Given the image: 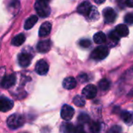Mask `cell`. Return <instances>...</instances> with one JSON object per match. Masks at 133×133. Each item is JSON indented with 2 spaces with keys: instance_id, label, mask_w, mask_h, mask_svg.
I'll return each instance as SVG.
<instances>
[{
  "instance_id": "6da1fadb",
  "label": "cell",
  "mask_w": 133,
  "mask_h": 133,
  "mask_svg": "<svg viewBox=\"0 0 133 133\" xmlns=\"http://www.w3.org/2000/svg\"><path fill=\"white\" fill-rule=\"evenodd\" d=\"M49 0H37L35 2V10L41 17H48L51 13V9L48 5Z\"/></svg>"
},
{
  "instance_id": "7a4b0ae2",
  "label": "cell",
  "mask_w": 133,
  "mask_h": 133,
  "mask_svg": "<svg viewBox=\"0 0 133 133\" xmlns=\"http://www.w3.org/2000/svg\"><path fill=\"white\" fill-rule=\"evenodd\" d=\"M25 122L24 118L19 114H14L10 115L7 119V125L12 129H16L22 125H23Z\"/></svg>"
},
{
  "instance_id": "3957f363",
  "label": "cell",
  "mask_w": 133,
  "mask_h": 133,
  "mask_svg": "<svg viewBox=\"0 0 133 133\" xmlns=\"http://www.w3.org/2000/svg\"><path fill=\"white\" fill-rule=\"evenodd\" d=\"M108 48L104 45H101L92 51L90 57L94 60H102L108 55Z\"/></svg>"
},
{
  "instance_id": "277c9868",
  "label": "cell",
  "mask_w": 133,
  "mask_h": 133,
  "mask_svg": "<svg viewBox=\"0 0 133 133\" xmlns=\"http://www.w3.org/2000/svg\"><path fill=\"white\" fill-rule=\"evenodd\" d=\"M16 81V77L15 74H9L7 76H5L2 81H1V86L4 89H9L11 88Z\"/></svg>"
},
{
  "instance_id": "5b68a950",
  "label": "cell",
  "mask_w": 133,
  "mask_h": 133,
  "mask_svg": "<svg viewBox=\"0 0 133 133\" xmlns=\"http://www.w3.org/2000/svg\"><path fill=\"white\" fill-rule=\"evenodd\" d=\"M82 94L87 99H93L97 96V89L94 85L89 84L83 88Z\"/></svg>"
},
{
  "instance_id": "8992f818",
  "label": "cell",
  "mask_w": 133,
  "mask_h": 133,
  "mask_svg": "<svg viewBox=\"0 0 133 133\" xmlns=\"http://www.w3.org/2000/svg\"><path fill=\"white\" fill-rule=\"evenodd\" d=\"M74 113L75 111L71 106L65 104L61 110V117L65 121H70L72 118Z\"/></svg>"
},
{
  "instance_id": "52a82bcc",
  "label": "cell",
  "mask_w": 133,
  "mask_h": 133,
  "mask_svg": "<svg viewBox=\"0 0 133 133\" xmlns=\"http://www.w3.org/2000/svg\"><path fill=\"white\" fill-rule=\"evenodd\" d=\"M103 16L104 18V21L108 23H111L115 20L117 17V13L112 8L107 7L103 10Z\"/></svg>"
},
{
  "instance_id": "ba28073f",
  "label": "cell",
  "mask_w": 133,
  "mask_h": 133,
  "mask_svg": "<svg viewBox=\"0 0 133 133\" xmlns=\"http://www.w3.org/2000/svg\"><path fill=\"white\" fill-rule=\"evenodd\" d=\"M48 69H49L48 64L44 60H40L37 62L35 66V71L37 74L41 76L46 75L48 72Z\"/></svg>"
},
{
  "instance_id": "9c48e42d",
  "label": "cell",
  "mask_w": 133,
  "mask_h": 133,
  "mask_svg": "<svg viewBox=\"0 0 133 133\" xmlns=\"http://www.w3.org/2000/svg\"><path fill=\"white\" fill-rule=\"evenodd\" d=\"M14 104L13 101L7 97H0V111L7 112L10 111Z\"/></svg>"
},
{
  "instance_id": "30bf717a",
  "label": "cell",
  "mask_w": 133,
  "mask_h": 133,
  "mask_svg": "<svg viewBox=\"0 0 133 133\" xmlns=\"http://www.w3.org/2000/svg\"><path fill=\"white\" fill-rule=\"evenodd\" d=\"M93 5H91V3L88 1H85L83 2H82L81 4H79V5L77 8V11L79 14L87 16L92 9Z\"/></svg>"
},
{
  "instance_id": "8fae6325",
  "label": "cell",
  "mask_w": 133,
  "mask_h": 133,
  "mask_svg": "<svg viewBox=\"0 0 133 133\" xmlns=\"http://www.w3.org/2000/svg\"><path fill=\"white\" fill-rule=\"evenodd\" d=\"M18 61L21 67H23V68L28 67L31 62V56L28 53H25V52L21 53L19 54L18 57Z\"/></svg>"
},
{
  "instance_id": "7c38bea8",
  "label": "cell",
  "mask_w": 133,
  "mask_h": 133,
  "mask_svg": "<svg viewBox=\"0 0 133 133\" xmlns=\"http://www.w3.org/2000/svg\"><path fill=\"white\" fill-rule=\"evenodd\" d=\"M51 41L49 40H45V41H40L37 44V49L41 53H46L49 51V50L51 49Z\"/></svg>"
},
{
  "instance_id": "4fadbf2b",
  "label": "cell",
  "mask_w": 133,
  "mask_h": 133,
  "mask_svg": "<svg viewBox=\"0 0 133 133\" xmlns=\"http://www.w3.org/2000/svg\"><path fill=\"white\" fill-rule=\"evenodd\" d=\"M51 30V23L50 22H44L41 24L39 29V36L43 37L48 36Z\"/></svg>"
},
{
  "instance_id": "5bb4252c",
  "label": "cell",
  "mask_w": 133,
  "mask_h": 133,
  "mask_svg": "<svg viewBox=\"0 0 133 133\" xmlns=\"http://www.w3.org/2000/svg\"><path fill=\"white\" fill-rule=\"evenodd\" d=\"M115 32L119 37H127L129 34V28L125 24H119L116 26Z\"/></svg>"
},
{
  "instance_id": "9a60e30c",
  "label": "cell",
  "mask_w": 133,
  "mask_h": 133,
  "mask_svg": "<svg viewBox=\"0 0 133 133\" xmlns=\"http://www.w3.org/2000/svg\"><path fill=\"white\" fill-rule=\"evenodd\" d=\"M76 80L73 77H67L62 82V86L66 90H72L76 87Z\"/></svg>"
},
{
  "instance_id": "2e32d148",
  "label": "cell",
  "mask_w": 133,
  "mask_h": 133,
  "mask_svg": "<svg viewBox=\"0 0 133 133\" xmlns=\"http://www.w3.org/2000/svg\"><path fill=\"white\" fill-rule=\"evenodd\" d=\"M122 119L123 122L128 125H132L133 124V112L132 111H124L122 113Z\"/></svg>"
},
{
  "instance_id": "e0dca14e",
  "label": "cell",
  "mask_w": 133,
  "mask_h": 133,
  "mask_svg": "<svg viewBox=\"0 0 133 133\" xmlns=\"http://www.w3.org/2000/svg\"><path fill=\"white\" fill-rule=\"evenodd\" d=\"M38 20V18L37 16L35 15H33L31 16H30L25 22V24H24V29L25 30H30L31 29L34 25L35 23L37 22Z\"/></svg>"
},
{
  "instance_id": "ac0fdd59",
  "label": "cell",
  "mask_w": 133,
  "mask_h": 133,
  "mask_svg": "<svg viewBox=\"0 0 133 133\" xmlns=\"http://www.w3.org/2000/svg\"><path fill=\"white\" fill-rule=\"evenodd\" d=\"M106 40H107V37H106L105 34L103 32H98V33L95 34L94 36V41L98 44L104 43L106 41Z\"/></svg>"
},
{
  "instance_id": "d6986e66",
  "label": "cell",
  "mask_w": 133,
  "mask_h": 133,
  "mask_svg": "<svg viewBox=\"0 0 133 133\" xmlns=\"http://www.w3.org/2000/svg\"><path fill=\"white\" fill-rule=\"evenodd\" d=\"M25 39H26L25 35L23 34H19L16 37H14V38L12 41V44L14 46H20L24 43Z\"/></svg>"
},
{
  "instance_id": "ffe728a7",
  "label": "cell",
  "mask_w": 133,
  "mask_h": 133,
  "mask_svg": "<svg viewBox=\"0 0 133 133\" xmlns=\"http://www.w3.org/2000/svg\"><path fill=\"white\" fill-rule=\"evenodd\" d=\"M74 129L73 125L69 122H65L61 126V131L62 133H73Z\"/></svg>"
},
{
  "instance_id": "44dd1931",
  "label": "cell",
  "mask_w": 133,
  "mask_h": 133,
  "mask_svg": "<svg viewBox=\"0 0 133 133\" xmlns=\"http://www.w3.org/2000/svg\"><path fill=\"white\" fill-rule=\"evenodd\" d=\"M119 39H120V37L117 35V34L115 32V30L114 31H111L109 34V42H110L109 44H110V45L111 47L115 46L118 43Z\"/></svg>"
},
{
  "instance_id": "7402d4cb",
  "label": "cell",
  "mask_w": 133,
  "mask_h": 133,
  "mask_svg": "<svg viewBox=\"0 0 133 133\" xmlns=\"http://www.w3.org/2000/svg\"><path fill=\"white\" fill-rule=\"evenodd\" d=\"M87 17L92 21H95V20L98 19L99 17H100V14H99V12H98L97 9L96 7L93 6L90 12V13H89V15L87 16Z\"/></svg>"
},
{
  "instance_id": "603a6c76",
  "label": "cell",
  "mask_w": 133,
  "mask_h": 133,
  "mask_svg": "<svg viewBox=\"0 0 133 133\" xmlns=\"http://www.w3.org/2000/svg\"><path fill=\"white\" fill-rule=\"evenodd\" d=\"M99 88L101 90H108L109 88H110V86H111V83H110V81L108 80L107 79H101L100 82H99Z\"/></svg>"
},
{
  "instance_id": "cb8c5ba5",
  "label": "cell",
  "mask_w": 133,
  "mask_h": 133,
  "mask_svg": "<svg viewBox=\"0 0 133 133\" xmlns=\"http://www.w3.org/2000/svg\"><path fill=\"white\" fill-rule=\"evenodd\" d=\"M73 103L77 107H83L86 104V101L84 100V98L82 96L77 95L73 98Z\"/></svg>"
},
{
  "instance_id": "d4e9b609",
  "label": "cell",
  "mask_w": 133,
  "mask_h": 133,
  "mask_svg": "<svg viewBox=\"0 0 133 133\" xmlns=\"http://www.w3.org/2000/svg\"><path fill=\"white\" fill-rule=\"evenodd\" d=\"M90 130L92 133H100L101 130V125L99 122H92L90 125Z\"/></svg>"
},
{
  "instance_id": "484cf974",
  "label": "cell",
  "mask_w": 133,
  "mask_h": 133,
  "mask_svg": "<svg viewBox=\"0 0 133 133\" xmlns=\"http://www.w3.org/2000/svg\"><path fill=\"white\" fill-rule=\"evenodd\" d=\"M9 9L12 12H16L19 9V0H11L9 3Z\"/></svg>"
},
{
  "instance_id": "4316f807",
  "label": "cell",
  "mask_w": 133,
  "mask_h": 133,
  "mask_svg": "<svg viewBox=\"0 0 133 133\" xmlns=\"http://www.w3.org/2000/svg\"><path fill=\"white\" fill-rule=\"evenodd\" d=\"M90 118L87 114H80L79 118H78V121L82 124L88 123L90 122Z\"/></svg>"
},
{
  "instance_id": "83f0119b",
  "label": "cell",
  "mask_w": 133,
  "mask_h": 133,
  "mask_svg": "<svg viewBox=\"0 0 133 133\" xmlns=\"http://www.w3.org/2000/svg\"><path fill=\"white\" fill-rule=\"evenodd\" d=\"M79 45L83 48H89L90 45H91V42L90 40H87V39H83V40H81L79 41Z\"/></svg>"
},
{
  "instance_id": "f1b7e54d",
  "label": "cell",
  "mask_w": 133,
  "mask_h": 133,
  "mask_svg": "<svg viewBox=\"0 0 133 133\" xmlns=\"http://www.w3.org/2000/svg\"><path fill=\"white\" fill-rule=\"evenodd\" d=\"M122 132V128L118 125L112 126L108 131V133H121Z\"/></svg>"
},
{
  "instance_id": "f546056e",
  "label": "cell",
  "mask_w": 133,
  "mask_h": 133,
  "mask_svg": "<svg viewBox=\"0 0 133 133\" xmlns=\"http://www.w3.org/2000/svg\"><path fill=\"white\" fill-rule=\"evenodd\" d=\"M78 79L80 83H86L88 81V76L85 73H82L78 76Z\"/></svg>"
},
{
  "instance_id": "4dcf8cb0",
  "label": "cell",
  "mask_w": 133,
  "mask_h": 133,
  "mask_svg": "<svg viewBox=\"0 0 133 133\" xmlns=\"http://www.w3.org/2000/svg\"><path fill=\"white\" fill-rule=\"evenodd\" d=\"M125 23H133L132 13H129V14L125 15Z\"/></svg>"
},
{
  "instance_id": "1f68e13d",
  "label": "cell",
  "mask_w": 133,
  "mask_h": 133,
  "mask_svg": "<svg viewBox=\"0 0 133 133\" xmlns=\"http://www.w3.org/2000/svg\"><path fill=\"white\" fill-rule=\"evenodd\" d=\"M73 133H86L84 131V129L82 125H79L74 129V132Z\"/></svg>"
},
{
  "instance_id": "d6a6232c",
  "label": "cell",
  "mask_w": 133,
  "mask_h": 133,
  "mask_svg": "<svg viewBox=\"0 0 133 133\" xmlns=\"http://www.w3.org/2000/svg\"><path fill=\"white\" fill-rule=\"evenodd\" d=\"M125 3L129 7H133V0H125Z\"/></svg>"
},
{
  "instance_id": "836d02e7",
  "label": "cell",
  "mask_w": 133,
  "mask_h": 133,
  "mask_svg": "<svg viewBox=\"0 0 133 133\" xmlns=\"http://www.w3.org/2000/svg\"><path fill=\"white\" fill-rule=\"evenodd\" d=\"M106 0H94V2L97 3V4H98V5H100V4H102V3H104V2H105Z\"/></svg>"
},
{
  "instance_id": "e575fe53",
  "label": "cell",
  "mask_w": 133,
  "mask_h": 133,
  "mask_svg": "<svg viewBox=\"0 0 133 133\" xmlns=\"http://www.w3.org/2000/svg\"><path fill=\"white\" fill-rule=\"evenodd\" d=\"M20 133H26V132H20Z\"/></svg>"
}]
</instances>
